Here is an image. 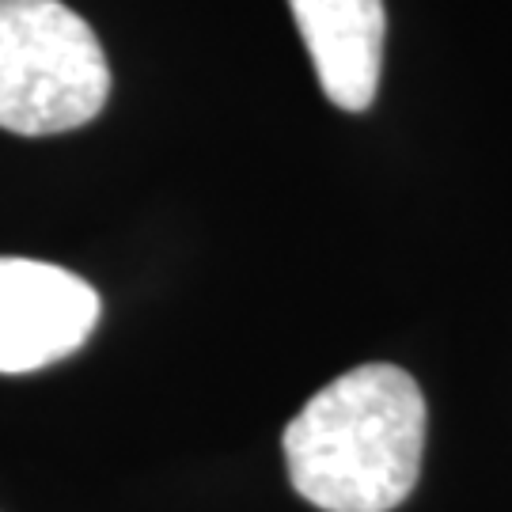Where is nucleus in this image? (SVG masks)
Here are the masks:
<instances>
[{"mask_svg":"<svg viewBox=\"0 0 512 512\" xmlns=\"http://www.w3.org/2000/svg\"><path fill=\"white\" fill-rule=\"evenodd\" d=\"M293 490L323 512H391L418 486L425 395L395 365L330 380L285 429Z\"/></svg>","mask_w":512,"mask_h":512,"instance_id":"obj_1","label":"nucleus"},{"mask_svg":"<svg viewBox=\"0 0 512 512\" xmlns=\"http://www.w3.org/2000/svg\"><path fill=\"white\" fill-rule=\"evenodd\" d=\"M319 88L338 110L372 107L384 69V0H289Z\"/></svg>","mask_w":512,"mask_h":512,"instance_id":"obj_4","label":"nucleus"},{"mask_svg":"<svg viewBox=\"0 0 512 512\" xmlns=\"http://www.w3.org/2000/svg\"><path fill=\"white\" fill-rule=\"evenodd\" d=\"M110 95L95 31L61 0H0V129L50 137L88 126Z\"/></svg>","mask_w":512,"mask_h":512,"instance_id":"obj_2","label":"nucleus"},{"mask_svg":"<svg viewBox=\"0 0 512 512\" xmlns=\"http://www.w3.org/2000/svg\"><path fill=\"white\" fill-rule=\"evenodd\" d=\"M99 323L84 277L35 258H0V372H35L69 357Z\"/></svg>","mask_w":512,"mask_h":512,"instance_id":"obj_3","label":"nucleus"}]
</instances>
